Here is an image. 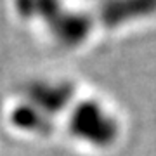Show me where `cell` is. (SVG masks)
<instances>
[{"label":"cell","mask_w":156,"mask_h":156,"mask_svg":"<svg viewBox=\"0 0 156 156\" xmlns=\"http://www.w3.org/2000/svg\"><path fill=\"white\" fill-rule=\"evenodd\" d=\"M9 120L14 128L26 134L49 135L54 130V120L28 101H23L12 108Z\"/></svg>","instance_id":"5b68a950"},{"label":"cell","mask_w":156,"mask_h":156,"mask_svg":"<svg viewBox=\"0 0 156 156\" xmlns=\"http://www.w3.org/2000/svg\"><path fill=\"white\" fill-rule=\"evenodd\" d=\"M76 139L95 147H109L120 135V123L97 101H82L73 108L68 122Z\"/></svg>","instance_id":"6da1fadb"},{"label":"cell","mask_w":156,"mask_h":156,"mask_svg":"<svg viewBox=\"0 0 156 156\" xmlns=\"http://www.w3.org/2000/svg\"><path fill=\"white\" fill-rule=\"evenodd\" d=\"M33 7L38 11V16L49 26L52 37L66 47L80 45L89 37L95 23L94 14L64 11L59 4L42 2V4H35Z\"/></svg>","instance_id":"7a4b0ae2"},{"label":"cell","mask_w":156,"mask_h":156,"mask_svg":"<svg viewBox=\"0 0 156 156\" xmlns=\"http://www.w3.org/2000/svg\"><path fill=\"white\" fill-rule=\"evenodd\" d=\"M156 11V2L151 0H137V2H109L102 4L94 14L95 21L106 26H118L123 23L147 17Z\"/></svg>","instance_id":"277c9868"},{"label":"cell","mask_w":156,"mask_h":156,"mask_svg":"<svg viewBox=\"0 0 156 156\" xmlns=\"http://www.w3.org/2000/svg\"><path fill=\"white\" fill-rule=\"evenodd\" d=\"M26 101L33 106L49 115L50 118L54 115L66 111V108L71 104L75 97V89L68 82H49V80H38L31 82L24 90Z\"/></svg>","instance_id":"3957f363"}]
</instances>
